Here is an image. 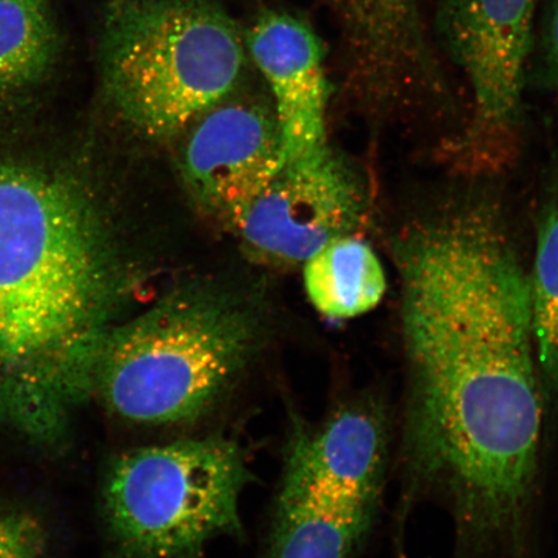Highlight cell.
Wrapping results in <instances>:
<instances>
[{
  "label": "cell",
  "instance_id": "7c38bea8",
  "mask_svg": "<svg viewBox=\"0 0 558 558\" xmlns=\"http://www.w3.org/2000/svg\"><path fill=\"white\" fill-rule=\"evenodd\" d=\"M62 53L54 0H0V108L31 100L58 72Z\"/></svg>",
  "mask_w": 558,
  "mask_h": 558
},
{
  "label": "cell",
  "instance_id": "30bf717a",
  "mask_svg": "<svg viewBox=\"0 0 558 558\" xmlns=\"http://www.w3.org/2000/svg\"><path fill=\"white\" fill-rule=\"evenodd\" d=\"M244 44L274 95L283 160L329 145L330 88L323 44L312 27L289 13L268 11L251 25Z\"/></svg>",
  "mask_w": 558,
  "mask_h": 558
},
{
  "label": "cell",
  "instance_id": "52a82bcc",
  "mask_svg": "<svg viewBox=\"0 0 558 558\" xmlns=\"http://www.w3.org/2000/svg\"><path fill=\"white\" fill-rule=\"evenodd\" d=\"M361 214L360 186L327 145L283 160L235 229L262 259L296 264L351 234Z\"/></svg>",
  "mask_w": 558,
  "mask_h": 558
},
{
  "label": "cell",
  "instance_id": "6da1fadb",
  "mask_svg": "<svg viewBox=\"0 0 558 558\" xmlns=\"http://www.w3.org/2000/svg\"><path fill=\"white\" fill-rule=\"evenodd\" d=\"M416 464L465 518L511 520L532 487L543 421L529 276L485 207L425 221L396 248Z\"/></svg>",
  "mask_w": 558,
  "mask_h": 558
},
{
  "label": "cell",
  "instance_id": "ba28073f",
  "mask_svg": "<svg viewBox=\"0 0 558 558\" xmlns=\"http://www.w3.org/2000/svg\"><path fill=\"white\" fill-rule=\"evenodd\" d=\"M283 163L276 117L251 104L216 105L192 131L183 177L201 208L230 228Z\"/></svg>",
  "mask_w": 558,
  "mask_h": 558
},
{
  "label": "cell",
  "instance_id": "9c48e42d",
  "mask_svg": "<svg viewBox=\"0 0 558 558\" xmlns=\"http://www.w3.org/2000/svg\"><path fill=\"white\" fill-rule=\"evenodd\" d=\"M355 81L376 108L402 107L442 86L424 0H329Z\"/></svg>",
  "mask_w": 558,
  "mask_h": 558
},
{
  "label": "cell",
  "instance_id": "8fae6325",
  "mask_svg": "<svg viewBox=\"0 0 558 558\" xmlns=\"http://www.w3.org/2000/svg\"><path fill=\"white\" fill-rule=\"evenodd\" d=\"M379 495L286 470L265 558H352L372 526Z\"/></svg>",
  "mask_w": 558,
  "mask_h": 558
},
{
  "label": "cell",
  "instance_id": "7a4b0ae2",
  "mask_svg": "<svg viewBox=\"0 0 558 558\" xmlns=\"http://www.w3.org/2000/svg\"><path fill=\"white\" fill-rule=\"evenodd\" d=\"M110 260L73 178L0 160V423L53 442L93 393Z\"/></svg>",
  "mask_w": 558,
  "mask_h": 558
},
{
  "label": "cell",
  "instance_id": "8992f818",
  "mask_svg": "<svg viewBox=\"0 0 558 558\" xmlns=\"http://www.w3.org/2000/svg\"><path fill=\"white\" fill-rule=\"evenodd\" d=\"M539 0H441L438 33L465 74L473 122L463 150L504 148L518 128Z\"/></svg>",
  "mask_w": 558,
  "mask_h": 558
},
{
  "label": "cell",
  "instance_id": "4fadbf2b",
  "mask_svg": "<svg viewBox=\"0 0 558 558\" xmlns=\"http://www.w3.org/2000/svg\"><path fill=\"white\" fill-rule=\"evenodd\" d=\"M304 288L314 310L340 320L376 308L386 294L387 278L374 250L349 234L304 263Z\"/></svg>",
  "mask_w": 558,
  "mask_h": 558
},
{
  "label": "cell",
  "instance_id": "5b68a950",
  "mask_svg": "<svg viewBox=\"0 0 558 558\" xmlns=\"http://www.w3.org/2000/svg\"><path fill=\"white\" fill-rule=\"evenodd\" d=\"M250 481L240 446L221 437L121 453L102 495L118 558H204L209 543L241 534L240 499Z\"/></svg>",
  "mask_w": 558,
  "mask_h": 558
},
{
  "label": "cell",
  "instance_id": "277c9868",
  "mask_svg": "<svg viewBox=\"0 0 558 558\" xmlns=\"http://www.w3.org/2000/svg\"><path fill=\"white\" fill-rule=\"evenodd\" d=\"M247 47L215 0H110L99 64L105 95L142 134L167 138L226 100Z\"/></svg>",
  "mask_w": 558,
  "mask_h": 558
},
{
  "label": "cell",
  "instance_id": "9a60e30c",
  "mask_svg": "<svg viewBox=\"0 0 558 558\" xmlns=\"http://www.w3.org/2000/svg\"><path fill=\"white\" fill-rule=\"evenodd\" d=\"M0 558H47L39 522L29 514L0 509Z\"/></svg>",
  "mask_w": 558,
  "mask_h": 558
},
{
  "label": "cell",
  "instance_id": "2e32d148",
  "mask_svg": "<svg viewBox=\"0 0 558 558\" xmlns=\"http://www.w3.org/2000/svg\"><path fill=\"white\" fill-rule=\"evenodd\" d=\"M538 47L548 81L558 90V0H550L544 12Z\"/></svg>",
  "mask_w": 558,
  "mask_h": 558
},
{
  "label": "cell",
  "instance_id": "5bb4252c",
  "mask_svg": "<svg viewBox=\"0 0 558 558\" xmlns=\"http://www.w3.org/2000/svg\"><path fill=\"white\" fill-rule=\"evenodd\" d=\"M530 282L533 335L543 387L558 390V206L542 221Z\"/></svg>",
  "mask_w": 558,
  "mask_h": 558
},
{
  "label": "cell",
  "instance_id": "3957f363",
  "mask_svg": "<svg viewBox=\"0 0 558 558\" xmlns=\"http://www.w3.org/2000/svg\"><path fill=\"white\" fill-rule=\"evenodd\" d=\"M259 341L256 319L228 300L167 299L105 335L93 393L128 423L198 422L239 386Z\"/></svg>",
  "mask_w": 558,
  "mask_h": 558
}]
</instances>
